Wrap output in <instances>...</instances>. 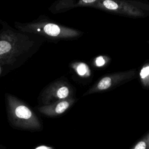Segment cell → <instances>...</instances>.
<instances>
[{
	"label": "cell",
	"mask_w": 149,
	"mask_h": 149,
	"mask_svg": "<svg viewBox=\"0 0 149 149\" xmlns=\"http://www.w3.org/2000/svg\"><path fill=\"white\" fill-rule=\"evenodd\" d=\"M135 71L131 70L112 73L101 78L83 95H87L95 93L107 91L113 87L132 79L135 75Z\"/></svg>",
	"instance_id": "6"
},
{
	"label": "cell",
	"mask_w": 149,
	"mask_h": 149,
	"mask_svg": "<svg viewBox=\"0 0 149 149\" xmlns=\"http://www.w3.org/2000/svg\"><path fill=\"white\" fill-rule=\"evenodd\" d=\"M99 0H79L77 5V6H91L93 4L95 3Z\"/></svg>",
	"instance_id": "12"
},
{
	"label": "cell",
	"mask_w": 149,
	"mask_h": 149,
	"mask_svg": "<svg viewBox=\"0 0 149 149\" xmlns=\"http://www.w3.org/2000/svg\"><path fill=\"white\" fill-rule=\"evenodd\" d=\"M91 6L132 17H143L149 10L148 5L125 0H99Z\"/></svg>",
	"instance_id": "4"
},
{
	"label": "cell",
	"mask_w": 149,
	"mask_h": 149,
	"mask_svg": "<svg viewBox=\"0 0 149 149\" xmlns=\"http://www.w3.org/2000/svg\"><path fill=\"white\" fill-rule=\"evenodd\" d=\"M109 59V58L107 56H99L94 59L93 65L97 68H101L108 63Z\"/></svg>",
	"instance_id": "11"
},
{
	"label": "cell",
	"mask_w": 149,
	"mask_h": 149,
	"mask_svg": "<svg viewBox=\"0 0 149 149\" xmlns=\"http://www.w3.org/2000/svg\"><path fill=\"white\" fill-rule=\"evenodd\" d=\"M1 65H0V73H1Z\"/></svg>",
	"instance_id": "13"
},
{
	"label": "cell",
	"mask_w": 149,
	"mask_h": 149,
	"mask_svg": "<svg viewBox=\"0 0 149 149\" xmlns=\"http://www.w3.org/2000/svg\"><path fill=\"white\" fill-rule=\"evenodd\" d=\"M16 27L24 33L40 35L53 38H68L77 37L81 32L48 22H35L28 23H16Z\"/></svg>",
	"instance_id": "3"
},
{
	"label": "cell",
	"mask_w": 149,
	"mask_h": 149,
	"mask_svg": "<svg viewBox=\"0 0 149 149\" xmlns=\"http://www.w3.org/2000/svg\"><path fill=\"white\" fill-rule=\"evenodd\" d=\"M9 121L16 128L30 131H39L42 124L34 111L23 101L10 94H6Z\"/></svg>",
	"instance_id": "2"
},
{
	"label": "cell",
	"mask_w": 149,
	"mask_h": 149,
	"mask_svg": "<svg viewBox=\"0 0 149 149\" xmlns=\"http://www.w3.org/2000/svg\"><path fill=\"white\" fill-rule=\"evenodd\" d=\"M76 99L70 97L57 101L47 105H42L38 108V111L48 117H56L64 113L75 102Z\"/></svg>",
	"instance_id": "7"
},
{
	"label": "cell",
	"mask_w": 149,
	"mask_h": 149,
	"mask_svg": "<svg viewBox=\"0 0 149 149\" xmlns=\"http://www.w3.org/2000/svg\"><path fill=\"white\" fill-rule=\"evenodd\" d=\"M140 79L145 88L149 87V63H146L140 71Z\"/></svg>",
	"instance_id": "9"
},
{
	"label": "cell",
	"mask_w": 149,
	"mask_h": 149,
	"mask_svg": "<svg viewBox=\"0 0 149 149\" xmlns=\"http://www.w3.org/2000/svg\"><path fill=\"white\" fill-rule=\"evenodd\" d=\"M33 45V41L27 36L11 29L3 30L0 33V65L2 66L14 63Z\"/></svg>",
	"instance_id": "1"
},
{
	"label": "cell",
	"mask_w": 149,
	"mask_h": 149,
	"mask_svg": "<svg viewBox=\"0 0 149 149\" xmlns=\"http://www.w3.org/2000/svg\"><path fill=\"white\" fill-rule=\"evenodd\" d=\"M73 91L70 85L65 81L58 80L48 85L41 92L40 99L43 105L73 97Z\"/></svg>",
	"instance_id": "5"
},
{
	"label": "cell",
	"mask_w": 149,
	"mask_h": 149,
	"mask_svg": "<svg viewBox=\"0 0 149 149\" xmlns=\"http://www.w3.org/2000/svg\"><path fill=\"white\" fill-rule=\"evenodd\" d=\"M73 69L81 77H88L91 75V70L88 66L84 62H75L72 65Z\"/></svg>",
	"instance_id": "8"
},
{
	"label": "cell",
	"mask_w": 149,
	"mask_h": 149,
	"mask_svg": "<svg viewBox=\"0 0 149 149\" xmlns=\"http://www.w3.org/2000/svg\"><path fill=\"white\" fill-rule=\"evenodd\" d=\"M130 149H149V132L137 141Z\"/></svg>",
	"instance_id": "10"
}]
</instances>
